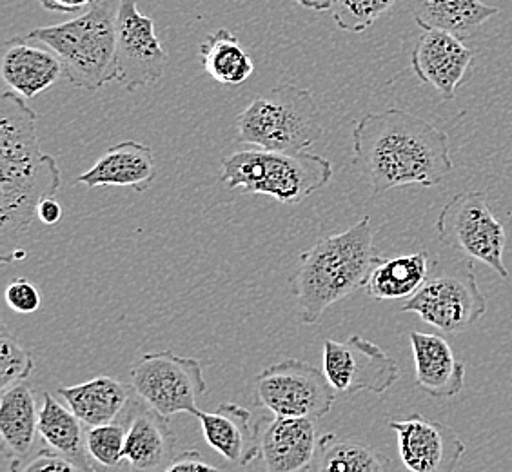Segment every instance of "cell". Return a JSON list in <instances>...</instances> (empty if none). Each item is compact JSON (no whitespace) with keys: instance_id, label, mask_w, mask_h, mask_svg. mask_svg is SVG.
Wrapping results in <instances>:
<instances>
[{"instance_id":"3957f363","label":"cell","mask_w":512,"mask_h":472,"mask_svg":"<svg viewBox=\"0 0 512 472\" xmlns=\"http://www.w3.org/2000/svg\"><path fill=\"white\" fill-rule=\"evenodd\" d=\"M378 258L369 217L302 251L298 267L289 278L302 322L318 324L331 305L364 287Z\"/></svg>"},{"instance_id":"9a60e30c","label":"cell","mask_w":512,"mask_h":472,"mask_svg":"<svg viewBox=\"0 0 512 472\" xmlns=\"http://www.w3.org/2000/svg\"><path fill=\"white\" fill-rule=\"evenodd\" d=\"M311 418L273 416L260 423V458L267 472H309L322 436Z\"/></svg>"},{"instance_id":"e575fe53","label":"cell","mask_w":512,"mask_h":472,"mask_svg":"<svg viewBox=\"0 0 512 472\" xmlns=\"http://www.w3.org/2000/svg\"><path fill=\"white\" fill-rule=\"evenodd\" d=\"M37 217H39L42 224L55 226V224H59L60 218H62V207L55 200V197L44 198L39 204V209H37Z\"/></svg>"},{"instance_id":"4316f807","label":"cell","mask_w":512,"mask_h":472,"mask_svg":"<svg viewBox=\"0 0 512 472\" xmlns=\"http://www.w3.org/2000/svg\"><path fill=\"white\" fill-rule=\"evenodd\" d=\"M318 472H393L389 458L356 440L324 434L318 449Z\"/></svg>"},{"instance_id":"7402d4cb","label":"cell","mask_w":512,"mask_h":472,"mask_svg":"<svg viewBox=\"0 0 512 472\" xmlns=\"http://www.w3.org/2000/svg\"><path fill=\"white\" fill-rule=\"evenodd\" d=\"M133 387L113 376H97L88 382L60 387L59 394L86 427L106 425L117 420L131 400Z\"/></svg>"},{"instance_id":"ac0fdd59","label":"cell","mask_w":512,"mask_h":472,"mask_svg":"<svg viewBox=\"0 0 512 472\" xmlns=\"http://www.w3.org/2000/svg\"><path fill=\"white\" fill-rule=\"evenodd\" d=\"M177 438L169 427L168 418L151 409L149 405L137 404L129 414L124 445V462L129 472H162L175 458Z\"/></svg>"},{"instance_id":"4fadbf2b","label":"cell","mask_w":512,"mask_h":472,"mask_svg":"<svg viewBox=\"0 0 512 472\" xmlns=\"http://www.w3.org/2000/svg\"><path fill=\"white\" fill-rule=\"evenodd\" d=\"M398 440V453L409 472H456L465 454V443L445 423L420 413L405 420H389Z\"/></svg>"},{"instance_id":"836d02e7","label":"cell","mask_w":512,"mask_h":472,"mask_svg":"<svg viewBox=\"0 0 512 472\" xmlns=\"http://www.w3.org/2000/svg\"><path fill=\"white\" fill-rule=\"evenodd\" d=\"M39 2L40 6L48 11L75 15V13H82V11L88 10L89 4L93 0H39Z\"/></svg>"},{"instance_id":"5b68a950","label":"cell","mask_w":512,"mask_h":472,"mask_svg":"<svg viewBox=\"0 0 512 472\" xmlns=\"http://www.w3.org/2000/svg\"><path fill=\"white\" fill-rule=\"evenodd\" d=\"M220 182L247 195H267L282 204H300L333 178V164L313 153L249 148L220 162Z\"/></svg>"},{"instance_id":"cb8c5ba5","label":"cell","mask_w":512,"mask_h":472,"mask_svg":"<svg viewBox=\"0 0 512 472\" xmlns=\"http://www.w3.org/2000/svg\"><path fill=\"white\" fill-rule=\"evenodd\" d=\"M39 434L53 453L68 458L84 472H99L88 460V443L79 416L53 394L44 393L39 411Z\"/></svg>"},{"instance_id":"ffe728a7","label":"cell","mask_w":512,"mask_h":472,"mask_svg":"<svg viewBox=\"0 0 512 472\" xmlns=\"http://www.w3.org/2000/svg\"><path fill=\"white\" fill-rule=\"evenodd\" d=\"M409 342L413 349L416 385L424 393L438 400L462 393L467 367L454 356L453 347L444 336L413 331Z\"/></svg>"},{"instance_id":"f1b7e54d","label":"cell","mask_w":512,"mask_h":472,"mask_svg":"<svg viewBox=\"0 0 512 472\" xmlns=\"http://www.w3.org/2000/svg\"><path fill=\"white\" fill-rule=\"evenodd\" d=\"M33 373V356L11 335L10 329L2 324L0 331V391L11 385L30 380Z\"/></svg>"},{"instance_id":"4dcf8cb0","label":"cell","mask_w":512,"mask_h":472,"mask_svg":"<svg viewBox=\"0 0 512 472\" xmlns=\"http://www.w3.org/2000/svg\"><path fill=\"white\" fill-rule=\"evenodd\" d=\"M6 302L15 313L31 315V313L39 311L42 298H40L39 289L33 286L30 280L17 278L6 289Z\"/></svg>"},{"instance_id":"8992f818","label":"cell","mask_w":512,"mask_h":472,"mask_svg":"<svg viewBox=\"0 0 512 472\" xmlns=\"http://www.w3.org/2000/svg\"><path fill=\"white\" fill-rule=\"evenodd\" d=\"M235 126L240 142L282 153H304L324 137L313 93L295 84H280L256 95Z\"/></svg>"},{"instance_id":"277c9868","label":"cell","mask_w":512,"mask_h":472,"mask_svg":"<svg viewBox=\"0 0 512 472\" xmlns=\"http://www.w3.org/2000/svg\"><path fill=\"white\" fill-rule=\"evenodd\" d=\"M120 0H93L75 19L31 30L26 39L50 48L73 88L97 91L117 80V15Z\"/></svg>"},{"instance_id":"9c48e42d","label":"cell","mask_w":512,"mask_h":472,"mask_svg":"<svg viewBox=\"0 0 512 472\" xmlns=\"http://www.w3.org/2000/svg\"><path fill=\"white\" fill-rule=\"evenodd\" d=\"M336 391L324 369L296 358L269 365L256 376V405L273 416L320 420L331 413Z\"/></svg>"},{"instance_id":"2e32d148","label":"cell","mask_w":512,"mask_h":472,"mask_svg":"<svg viewBox=\"0 0 512 472\" xmlns=\"http://www.w3.org/2000/svg\"><path fill=\"white\" fill-rule=\"evenodd\" d=\"M0 71L4 82L26 100L46 93L64 77L59 57L50 48L26 37H15L4 44Z\"/></svg>"},{"instance_id":"603a6c76","label":"cell","mask_w":512,"mask_h":472,"mask_svg":"<svg viewBox=\"0 0 512 472\" xmlns=\"http://www.w3.org/2000/svg\"><path fill=\"white\" fill-rule=\"evenodd\" d=\"M414 22L422 30H440L456 39L467 40L487 20L500 13V8L483 0H411Z\"/></svg>"},{"instance_id":"7a4b0ae2","label":"cell","mask_w":512,"mask_h":472,"mask_svg":"<svg viewBox=\"0 0 512 472\" xmlns=\"http://www.w3.org/2000/svg\"><path fill=\"white\" fill-rule=\"evenodd\" d=\"M15 91L0 99V260L26 256L17 242L37 217L44 198L60 189L55 157L40 149L37 115Z\"/></svg>"},{"instance_id":"484cf974","label":"cell","mask_w":512,"mask_h":472,"mask_svg":"<svg viewBox=\"0 0 512 472\" xmlns=\"http://www.w3.org/2000/svg\"><path fill=\"white\" fill-rule=\"evenodd\" d=\"M198 57L204 73L226 88L244 84L255 73L251 55L227 28L209 33L200 44Z\"/></svg>"},{"instance_id":"83f0119b","label":"cell","mask_w":512,"mask_h":472,"mask_svg":"<svg viewBox=\"0 0 512 472\" xmlns=\"http://www.w3.org/2000/svg\"><path fill=\"white\" fill-rule=\"evenodd\" d=\"M396 2L398 0H336L331 13L340 30L364 33Z\"/></svg>"},{"instance_id":"d6a6232c","label":"cell","mask_w":512,"mask_h":472,"mask_svg":"<svg viewBox=\"0 0 512 472\" xmlns=\"http://www.w3.org/2000/svg\"><path fill=\"white\" fill-rule=\"evenodd\" d=\"M162 472H224L215 465L207 463L197 449L175 456Z\"/></svg>"},{"instance_id":"d4e9b609","label":"cell","mask_w":512,"mask_h":472,"mask_svg":"<svg viewBox=\"0 0 512 472\" xmlns=\"http://www.w3.org/2000/svg\"><path fill=\"white\" fill-rule=\"evenodd\" d=\"M429 278V255L418 251L396 258H378L365 280V293L375 300H404L424 286Z\"/></svg>"},{"instance_id":"8fae6325","label":"cell","mask_w":512,"mask_h":472,"mask_svg":"<svg viewBox=\"0 0 512 472\" xmlns=\"http://www.w3.org/2000/svg\"><path fill=\"white\" fill-rule=\"evenodd\" d=\"M322 358L325 376L336 393L384 394L400 378L393 358L364 336H349L345 342L325 340Z\"/></svg>"},{"instance_id":"d590c367","label":"cell","mask_w":512,"mask_h":472,"mask_svg":"<svg viewBox=\"0 0 512 472\" xmlns=\"http://www.w3.org/2000/svg\"><path fill=\"white\" fill-rule=\"evenodd\" d=\"M295 2L296 4H300L302 8H306V10L324 13V11L333 10L336 0H295Z\"/></svg>"},{"instance_id":"e0dca14e","label":"cell","mask_w":512,"mask_h":472,"mask_svg":"<svg viewBox=\"0 0 512 472\" xmlns=\"http://www.w3.org/2000/svg\"><path fill=\"white\" fill-rule=\"evenodd\" d=\"M202 434L226 462L246 467L260 458V423L238 404H222L213 413H197Z\"/></svg>"},{"instance_id":"ba28073f","label":"cell","mask_w":512,"mask_h":472,"mask_svg":"<svg viewBox=\"0 0 512 472\" xmlns=\"http://www.w3.org/2000/svg\"><path fill=\"white\" fill-rule=\"evenodd\" d=\"M131 387L138 398L160 416H197V402L207 393L202 364L197 358L158 351L138 358L131 369Z\"/></svg>"},{"instance_id":"30bf717a","label":"cell","mask_w":512,"mask_h":472,"mask_svg":"<svg viewBox=\"0 0 512 472\" xmlns=\"http://www.w3.org/2000/svg\"><path fill=\"white\" fill-rule=\"evenodd\" d=\"M402 313H414L434 329L456 335L487 313V298L469 266L462 273L427 278L424 286L407 298Z\"/></svg>"},{"instance_id":"6da1fadb","label":"cell","mask_w":512,"mask_h":472,"mask_svg":"<svg viewBox=\"0 0 512 472\" xmlns=\"http://www.w3.org/2000/svg\"><path fill=\"white\" fill-rule=\"evenodd\" d=\"M353 153L375 195L398 187L438 186L454 168L447 133L404 109L360 118L353 129Z\"/></svg>"},{"instance_id":"f546056e","label":"cell","mask_w":512,"mask_h":472,"mask_svg":"<svg viewBox=\"0 0 512 472\" xmlns=\"http://www.w3.org/2000/svg\"><path fill=\"white\" fill-rule=\"evenodd\" d=\"M88 453L95 462L104 467H117L124 462V445H126V429L119 423H106L89 427L86 433Z\"/></svg>"},{"instance_id":"5bb4252c","label":"cell","mask_w":512,"mask_h":472,"mask_svg":"<svg viewBox=\"0 0 512 472\" xmlns=\"http://www.w3.org/2000/svg\"><path fill=\"white\" fill-rule=\"evenodd\" d=\"M473 59L474 51L451 33L422 30L411 51V68L418 79L438 91L444 102H451Z\"/></svg>"},{"instance_id":"7c38bea8","label":"cell","mask_w":512,"mask_h":472,"mask_svg":"<svg viewBox=\"0 0 512 472\" xmlns=\"http://www.w3.org/2000/svg\"><path fill=\"white\" fill-rule=\"evenodd\" d=\"M115 59L117 82L128 91L155 84L168 68V51L158 40L155 20L138 10L135 0H120Z\"/></svg>"},{"instance_id":"52a82bcc","label":"cell","mask_w":512,"mask_h":472,"mask_svg":"<svg viewBox=\"0 0 512 472\" xmlns=\"http://www.w3.org/2000/svg\"><path fill=\"white\" fill-rule=\"evenodd\" d=\"M436 231L445 246L454 247L469 260L483 262L503 280L509 278L503 262L505 227L491 211L483 191H463L451 198L440 211Z\"/></svg>"},{"instance_id":"44dd1931","label":"cell","mask_w":512,"mask_h":472,"mask_svg":"<svg viewBox=\"0 0 512 472\" xmlns=\"http://www.w3.org/2000/svg\"><path fill=\"white\" fill-rule=\"evenodd\" d=\"M39 411L30 380L0 391V434L11 469L31 453L39 433Z\"/></svg>"},{"instance_id":"1f68e13d","label":"cell","mask_w":512,"mask_h":472,"mask_svg":"<svg viewBox=\"0 0 512 472\" xmlns=\"http://www.w3.org/2000/svg\"><path fill=\"white\" fill-rule=\"evenodd\" d=\"M11 472H84L68 458L53 453L51 449H42L30 460H24Z\"/></svg>"},{"instance_id":"d6986e66","label":"cell","mask_w":512,"mask_h":472,"mask_svg":"<svg viewBox=\"0 0 512 472\" xmlns=\"http://www.w3.org/2000/svg\"><path fill=\"white\" fill-rule=\"evenodd\" d=\"M155 178L157 164L151 148L137 140H126L109 148L77 182L88 189L128 187L142 193L151 187Z\"/></svg>"}]
</instances>
